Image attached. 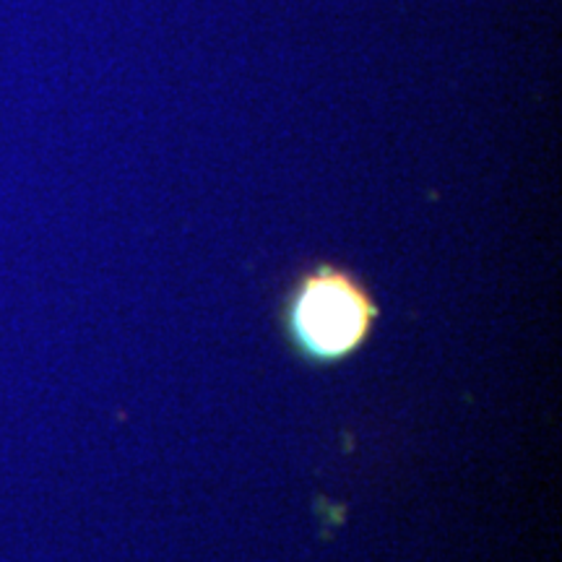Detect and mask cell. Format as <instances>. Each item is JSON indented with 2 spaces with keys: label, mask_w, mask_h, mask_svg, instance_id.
Here are the masks:
<instances>
[{
  "label": "cell",
  "mask_w": 562,
  "mask_h": 562,
  "mask_svg": "<svg viewBox=\"0 0 562 562\" xmlns=\"http://www.w3.org/2000/svg\"><path fill=\"white\" fill-rule=\"evenodd\" d=\"M375 321L378 305L368 286L331 263L302 273L281 307V328L294 355L321 368L357 355Z\"/></svg>",
  "instance_id": "obj_1"
}]
</instances>
